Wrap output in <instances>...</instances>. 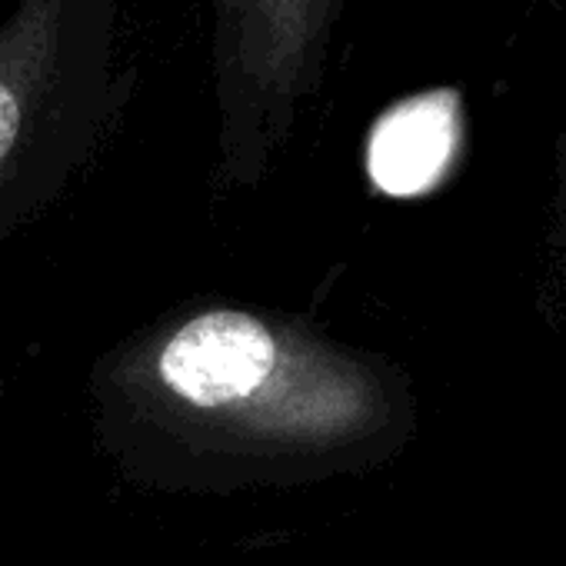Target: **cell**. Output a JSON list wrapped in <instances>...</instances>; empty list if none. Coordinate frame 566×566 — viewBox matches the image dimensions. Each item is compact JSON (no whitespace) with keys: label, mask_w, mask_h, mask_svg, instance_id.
<instances>
[{"label":"cell","mask_w":566,"mask_h":566,"mask_svg":"<svg viewBox=\"0 0 566 566\" xmlns=\"http://www.w3.org/2000/svg\"><path fill=\"white\" fill-rule=\"evenodd\" d=\"M87 397L117 473L164 493L360 476L417 433L413 380L397 360L223 301L184 304L111 347Z\"/></svg>","instance_id":"cell-1"},{"label":"cell","mask_w":566,"mask_h":566,"mask_svg":"<svg viewBox=\"0 0 566 566\" xmlns=\"http://www.w3.org/2000/svg\"><path fill=\"white\" fill-rule=\"evenodd\" d=\"M117 0H18L0 24V240L61 200L111 124Z\"/></svg>","instance_id":"cell-2"},{"label":"cell","mask_w":566,"mask_h":566,"mask_svg":"<svg viewBox=\"0 0 566 566\" xmlns=\"http://www.w3.org/2000/svg\"><path fill=\"white\" fill-rule=\"evenodd\" d=\"M344 0H213L220 177L253 187L321 94Z\"/></svg>","instance_id":"cell-3"},{"label":"cell","mask_w":566,"mask_h":566,"mask_svg":"<svg viewBox=\"0 0 566 566\" xmlns=\"http://www.w3.org/2000/svg\"><path fill=\"white\" fill-rule=\"evenodd\" d=\"M450 147V117L440 101H423L387 120L380 144H374V174L394 193L423 187Z\"/></svg>","instance_id":"cell-4"},{"label":"cell","mask_w":566,"mask_h":566,"mask_svg":"<svg viewBox=\"0 0 566 566\" xmlns=\"http://www.w3.org/2000/svg\"><path fill=\"white\" fill-rule=\"evenodd\" d=\"M536 314L553 334L566 337V111L553 147V187L536 273Z\"/></svg>","instance_id":"cell-5"}]
</instances>
